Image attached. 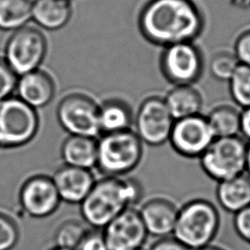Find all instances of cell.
Here are the masks:
<instances>
[{
    "mask_svg": "<svg viewBox=\"0 0 250 250\" xmlns=\"http://www.w3.org/2000/svg\"><path fill=\"white\" fill-rule=\"evenodd\" d=\"M21 201L28 214L40 218L54 213L61 197L53 179L39 176L24 184L21 192Z\"/></svg>",
    "mask_w": 250,
    "mask_h": 250,
    "instance_id": "cell-13",
    "label": "cell"
},
{
    "mask_svg": "<svg viewBox=\"0 0 250 250\" xmlns=\"http://www.w3.org/2000/svg\"><path fill=\"white\" fill-rule=\"evenodd\" d=\"M143 154L144 144L133 130L103 134L98 138L96 168L104 177H126Z\"/></svg>",
    "mask_w": 250,
    "mask_h": 250,
    "instance_id": "cell-4",
    "label": "cell"
},
{
    "mask_svg": "<svg viewBox=\"0 0 250 250\" xmlns=\"http://www.w3.org/2000/svg\"><path fill=\"white\" fill-rule=\"evenodd\" d=\"M47 52L44 34L33 26H22L10 36L5 49V60L17 75L38 69Z\"/></svg>",
    "mask_w": 250,
    "mask_h": 250,
    "instance_id": "cell-7",
    "label": "cell"
},
{
    "mask_svg": "<svg viewBox=\"0 0 250 250\" xmlns=\"http://www.w3.org/2000/svg\"><path fill=\"white\" fill-rule=\"evenodd\" d=\"M88 230L86 226L77 220L63 222L56 231L57 247L75 250Z\"/></svg>",
    "mask_w": 250,
    "mask_h": 250,
    "instance_id": "cell-25",
    "label": "cell"
},
{
    "mask_svg": "<svg viewBox=\"0 0 250 250\" xmlns=\"http://www.w3.org/2000/svg\"><path fill=\"white\" fill-rule=\"evenodd\" d=\"M220 224L217 207L209 200L195 198L179 208L173 236L191 250H199L211 245Z\"/></svg>",
    "mask_w": 250,
    "mask_h": 250,
    "instance_id": "cell-3",
    "label": "cell"
},
{
    "mask_svg": "<svg viewBox=\"0 0 250 250\" xmlns=\"http://www.w3.org/2000/svg\"><path fill=\"white\" fill-rule=\"evenodd\" d=\"M18 240V230L15 225L6 217L0 215V250H10Z\"/></svg>",
    "mask_w": 250,
    "mask_h": 250,
    "instance_id": "cell-30",
    "label": "cell"
},
{
    "mask_svg": "<svg viewBox=\"0 0 250 250\" xmlns=\"http://www.w3.org/2000/svg\"><path fill=\"white\" fill-rule=\"evenodd\" d=\"M175 119L164 99L151 96L140 104L135 117V133L143 144L159 146L169 141Z\"/></svg>",
    "mask_w": 250,
    "mask_h": 250,
    "instance_id": "cell-10",
    "label": "cell"
},
{
    "mask_svg": "<svg viewBox=\"0 0 250 250\" xmlns=\"http://www.w3.org/2000/svg\"><path fill=\"white\" fill-rule=\"evenodd\" d=\"M149 250H191L174 236L158 238L149 248Z\"/></svg>",
    "mask_w": 250,
    "mask_h": 250,
    "instance_id": "cell-32",
    "label": "cell"
},
{
    "mask_svg": "<svg viewBox=\"0 0 250 250\" xmlns=\"http://www.w3.org/2000/svg\"><path fill=\"white\" fill-rule=\"evenodd\" d=\"M108 250H141L147 238V231L139 210H124L103 229Z\"/></svg>",
    "mask_w": 250,
    "mask_h": 250,
    "instance_id": "cell-12",
    "label": "cell"
},
{
    "mask_svg": "<svg viewBox=\"0 0 250 250\" xmlns=\"http://www.w3.org/2000/svg\"><path fill=\"white\" fill-rule=\"evenodd\" d=\"M17 74L7 63L5 59L0 58V101L9 97L17 87Z\"/></svg>",
    "mask_w": 250,
    "mask_h": 250,
    "instance_id": "cell-27",
    "label": "cell"
},
{
    "mask_svg": "<svg viewBox=\"0 0 250 250\" xmlns=\"http://www.w3.org/2000/svg\"><path fill=\"white\" fill-rule=\"evenodd\" d=\"M38 127L35 109L20 98L0 101V146H16L30 141Z\"/></svg>",
    "mask_w": 250,
    "mask_h": 250,
    "instance_id": "cell-6",
    "label": "cell"
},
{
    "mask_svg": "<svg viewBox=\"0 0 250 250\" xmlns=\"http://www.w3.org/2000/svg\"><path fill=\"white\" fill-rule=\"evenodd\" d=\"M179 208L169 199L154 197L146 200L139 210L148 235L163 238L173 234Z\"/></svg>",
    "mask_w": 250,
    "mask_h": 250,
    "instance_id": "cell-15",
    "label": "cell"
},
{
    "mask_svg": "<svg viewBox=\"0 0 250 250\" xmlns=\"http://www.w3.org/2000/svg\"><path fill=\"white\" fill-rule=\"evenodd\" d=\"M61 200L81 204L96 183L92 170L63 165L53 177Z\"/></svg>",
    "mask_w": 250,
    "mask_h": 250,
    "instance_id": "cell-14",
    "label": "cell"
},
{
    "mask_svg": "<svg viewBox=\"0 0 250 250\" xmlns=\"http://www.w3.org/2000/svg\"><path fill=\"white\" fill-rule=\"evenodd\" d=\"M216 197L225 211L236 214L250 205V177L243 173L218 183Z\"/></svg>",
    "mask_w": 250,
    "mask_h": 250,
    "instance_id": "cell-17",
    "label": "cell"
},
{
    "mask_svg": "<svg viewBox=\"0 0 250 250\" xmlns=\"http://www.w3.org/2000/svg\"><path fill=\"white\" fill-rule=\"evenodd\" d=\"M233 53L240 64L250 66V27L237 35L234 41Z\"/></svg>",
    "mask_w": 250,
    "mask_h": 250,
    "instance_id": "cell-28",
    "label": "cell"
},
{
    "mask_svg": "<svg viewBox=\"0 0 250 250\" xmlns=\"http://www.w3.org/2000/svg\"><path fill=\"white\" fill-rule=\"evenodd\" d=\"M216 138L239 136L241 112L229 104L214 107L206 116Z\"/></svg>",
    "mask_w": 250,
    "mask_h": 250,
    "instance_id": "cell-22",
    "label": "cell"
},
{
    "mask_svg": "<svg viewBox=\"0 0 250 250\" xmlns=\"http://www.w3.org/2000/svg\"><path fill=\"white\" fill-rule=\"evenodd\" d=\"M64 165L92 170L97 166L98 139L69 135L62 146Z\"/></svg>",
    "mask_w": 250,
    "mask_h": 250,
    "instance_id": "cell-18",
    "label": "cell"
},
{
    "mask_svg": "<svg viewBox=\"0 0 250 250\" xmlns=\"http://www.w3.org/2000/svg\"><path fill=\"white\" fill-rule=\"evenodd\" d=\"M17 90L19 98L35 107L48 104L55 96V83L50 74L44 70L35 69L21 75L18 79Z\"/></svg>",
    "mask_w": 250,
    "mask_h": 250,
    "instance_id": "cell-16",
    "label": "cell"
},
{
    "mask_svg": "<svg viewBox=\"0 0 250 250\" xmlns=\"http://www.w3.org/2000/svg\"><path fill=\"white\" fill-rule=\"evenodd\" d=\"M72 11L71 0H34L31 18L47 30H58L67 24Z\"/></svg>",
    "mask_w": 250,
    "mask_h": 250,
    "instance_id": "cell-19",
    "label": "cell"
},
{
    "mask_svg": "<svg viewBox=\"0 0 250 250\" xmlns=\"http://www.w3.org/2000/svg\"><path fill=\"white\" fill-rule=\"evenodd\" d=\"M247 146L240 136L216 138L199 157L203 172L218 183L245 173Z\"/></svg>",
    "mask_w": 250,
    "mask_h": 250,
    "instance_id": "cell-5",
    "label": "cell"
},
{
    "mask_svg": "<svg viewBox=\"0 0 250 250\" xmlns=\"http://www.w3.org/2000/svg\"><path fill=\"white\" fill-rule=\"evenodd\" d=\"M138 24L148 42L167 47L193 42L203 31L205 20L193 0H148L139 14Z\"/></svg>",
    "mask_w": 250,
    "mask_h": 250,
    "instance_id": "cell-1",
    "label": "cell"
},
{
    "mask_svg": "<svg viewBox=\"0 0 250 250\" xmlns=\"http://www.w3.org/2000/svg\"><path fill=\"white\" fill-rule=\"evenodd\" d=\"M238 65L239 62L234 53L220 52L211 59L209 70L214 78L229 81Z\"/></svg>",
    "mask_w": 250,
    "mask_h": 250,
    "instance_id": "cell-26",
    "label": "cell"
},
{
    "mask_svg": "<svg viewBox=\"0 0 250 250\" xmlns=\"http://www.w3.org/2000/svg\"><path fill=\"white\" fill-rule=\"evenodd\" d=\"M245 173L250 177V142L247 146L246 151V166H245Z\"/></svg>",
    "mask_w": 250,
    "mask_h": 250,
    "instance_id": "cell-34",
    "label": "cell"
},
{
    "mask_svg": "<svg viewBox=\"0 0 250 250\" xmlns=\"http://www.w3.org/2000/svg\"><path fill=\"white\" fill-rule=\"evenodd\" d=\"M30 0H0V29L17 30L31 19Z\"/></svg>",
    "mask_w": 250,
    "mask_h": 250,
    "instance_id": "cell-23",
    "label": "cell"
},
{
    "mask_svg": "<svg viewBox=\"0 0 250 250\" xmlns=\"http://www.w3.org/2000/svg\"><path fill=\"white\" fill-rule=\"evenodd\" d=\"M166 105L175 120L200 114L202 97L192 85H176L165 96Z\"/></svg>",
    "mask_w": 250,
    "mask_h": 250,
    "instance_id": "cell-20",
    "label": "cell"
},
{
    "mask_svg": "<svg viewBox=\"0 0 250 250\" xmlns=\"http://www.w3.org/2000/svg\"><path fill=\"white\" fill-rule=\"evenodd\" d=\"M229 94L242 108L250 107V66L240 64L229 80Z\"/></svg>",
    "mask_w": 250,
    "mask_h": 250,
    "instance_id": "cell-24",
    "label": "cell"
},
{
    "mask_svg": "<svg viewBox=\"0 0 250 250\" xmlns=\"http://www.w3.org/2000/svg\"><path fill=\"white\" fill-rule=\"evenodd\" d=\"M99 107L91 97L73 93L62 99L57 108V117L61 126L69 135L97 139L102 135Z\"/></svg>",
    "mask_w": 250,
    "mask_h": 250,
    "instance_id": "cell-8",
    "label": "cell"
},
{
    "mask_svg": "<svg viewBox=\"0 0 250 250\" xmlns=\"http://www.w3.org/2000/svg\"><path fill=\"white\" fill-rule=\"evenodd\" d=\"M240 134L250 142V107L243 108L241 111Z\"/></svg>",
    "mask_w": 250,
    "mask_h": 250,
    "instance_id": "cell-33",
    "label": "cell"
},
{
    "mask_svg": "<svg viewBox=\"0 0 250 250\" xmlns=\"http://www.w3.org/2000/svg\"><path fill=\"white\" fill-rule=\"evenodd\" d=\"M141 250H144V249H141Z\"/></svg>",
    "mask_w": 250,
    "mask_h": 250,
    "instance_id": "cell-37",
    "label": "cell"
},
{
    "mask_svg": "<svg viewBox=\"0 0 250 250\" xmlns=\"http://www.w3.org/2000/svg\"><path fill=\"white\" fill-rule=\"evenodd\" d=\"M99 124L102 135L131 130L132 111L122 101H105L99 107Z\"/></svg>",
    "mask_w": 250,
    "mask_h": 250,
    "instance_id": "cell-21",
    "label": "cell"
},
{
    "mask_svg": "<svg viewBox=\"0 0 250 250\" xmlns=\"http://www.w3.org/2000/svg\"><path fill=\"white\" fill-rule=\"evenodd\" d=\"M215 139L207 117L197 114L175 120L168 142L178 154L199 158Z\"/></svg>",
    "mask_w": 250,
    "mask_h": 250,
    "instance_id": "cell-11",
    "label": "cell"
},
{
    "mask_svg": "<svg viewBox=\"0 0 250 250\" xmlns=\"http://www.w3.org/2000/svg\"><path fill=\"white\" fill-rule=\"evenodd\" d=\"M52 250H68V249H64V248H60V247H56V248H54V249H52Z\"/></svg>",
    "mask_w": 250,
    "mask_h": 250,
    "instance_id": "cell-36",
    "label": "cell"
},
{
    "mask_svg": "<svg viewBox=\"0 0 250 250\" xmlns=\"http://www.w3.org/2000/svg\"><path fill=\"white\" fill-rule=\"evenodd\" d=\"M203 57L193 42H182L164 47L160 68L164 77L176 85H192L203 72Z\"/></svg>",
    "mask_w": 250,
    "mask_h": 250,
    "instance_id": "cell-9",
    "label": "cell"
},
{
    "mask_svg": "<svg viewBox=\"0 0 250 250\" xmlns=\"http://www.w3.org/2000/svg\"><path fill=\"white\" fill-rule=\"evenodd\" d=\"M75 250H108L103 230L89 229Z\"/></svg>",
    "mask_w": 250,
    "mask_h": 250,
    "instance_id": "cell-31",
    "label": "cell"
},
{
    "mask_svg": "<svg viewBox=\"0 0 250 250\" xmlns=\"http://www.w3.org/2000/svg\"><path fill=\"white\" fill-rule=\"evenodd\" d=\"M143 193V186L134 178L103 177L80 204L82 219L92 229H103L124 210L137 204Z\"/></svg>",
    "mask_w": 250,
    "mask_h": 250,
    "instance_id": "cell-2",
    "label": "cell"
},
{
    "mask_svg": "<svg viewBox=\"0 0 250 250\" xmlns=\"http://www.w3.org/2000/svg\"><path fill=\"white\" fill-rule=\"evenodd\" d=\"M233 229L237 236L250 246V205L234 214Z\"/></svg>",
    "mask_w": 250,
    "mask_h": 250,
    "instance_id": "cell-29",
    "label": "cell"
},
{
    "mask_svg": "<svg viewBox=\"0 0 250 250\" xmlns=\"http://www.w3.org/2000/svg\"><path fill=\"white\" fill-rule=\"evenodd\" d=\"M199 250H226V249H224V248H222V247H219V246L208 245V246H206V247H204V248H201V249H199Z\"/></svg>",
    "mask_w": 250,
    "mask_h": 250,
    "instance_id": "cell-35",
    "label": "cell"
}]
</instances>
